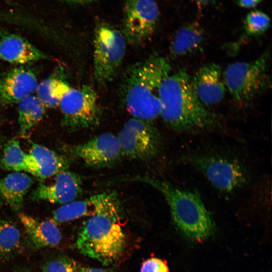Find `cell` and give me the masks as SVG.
Instances as JSON below:
<instances>
[{
    "instance_id": "obj_3",
    "label": "cell",
    "mask_w": 272,
    "mask_h": 272,
    "mask_svg": "<svg viewBox=\"0 0 272 272\" xmlns=\"http://www.w3.org/2000/svg\"><path fill=\"white\" fill-rule=\"evenodd\" d=\"M121 181H135L148 184L164 196L176 227L185 236L203 240L213 233L215 223L199 194L148 176L122 178Z\"/></svg>"
},
{
    "instance_id": "obj_6",
    "label": "cell",
    "mask_w": 272,
    "mask_h": 272,
    "mask_svg": "<svg viewBox=\"0 0 272 272\" xmlns=\"http://www.w3.org/2000/svg\"><path fill=\"white\" fill-rule=\"evenodd\" d=\"M181 160L201 173L220 192L238 191L249 182V171L236 158L212 153H193Z\"/></svg>"
},
{
    "instance_id": "obj_2",
    "label": "cell",
    "mask_w": 272,
    "mask_h": 272,
    "mask_svg": "<svg viewBox=\"0 0 272 272\" xmlns=\"http://www.w3.org/2000/svg\"><path fill=\"white\" fill-rule=\"evenodd\" d=\"M170 70L167 60L155 53L127 68L121 83V98L133 118L152 121L160 115L159 89Z\"/></svg>"
},
{
    "instance_id": "obj_11",
    "label": "cell",
    "mask_w": 272,
    "mask_h": 272,
    "mask_svg": "<svg viewBox=\"0 0 272 272\" xmlns=\"http://www.w3.org/2000/svg\"><path fill=\"white\" fill-rule=\"evenodd\" d=\"M63 149L95 168L111 167L123 156L117 137L110 132L102 133L82 144L65 145Z\"/></svg>"
},
{
    "instance_id": "obj_17",
    "label": "cell",
    "mask_w": 272,
    "mask_h": 272,
    "mask_svg": "<svg viewBox=\"0 0 272 272\" xmlns=\"http://www.w3.org/2000/svg\"><path fill=\"white\" fill-rule=\"evenodd\" d=\"M27 155V172L41 179L66 170L70 165V161L66 157L35 143L32 144Z\"/></svg>"
},
{
    "instance_id": "obj_20",
    "label": "cell",
    "mask_w": 272,
    "mask_h": 272,
    "mask_svg": "<svg viewBox=\"0 0 272 272\" xmlns=\"http://www.w3.org/2000/svg\"><path fill=\"white\" fill-rule=\"evenodd\" d=\"M32 183V178L24 173H10L0 179V196L14 211H19Z\"/></svg>"
},
{
    "instance_id": "obj_21",
    "label": "cell",
    "mask_w": 272,
    "mask_h": 272,
    "mask_svg": "<svg viewBox=\"0 0 272 272\" xmlns=\"http://www.w3.org/2000/svg\"><path fill=\"white\" fill-rule=\"evenodd\" d=\"M18 123L22 136H27L42 119L45 106L37 96L29 95L18 103Z\"/></svg>"
},
{
    "instance_id": "obj_5",
    "label": "cell",
    "mask_w": 272,
    "mask_h": 272,
    "mask_svg": "<svg viewBox=\"0 0 272 272\" xmlns=\"http://www.w3.org/2000/svg\"><path fill=\"white\" fill-rule=\"evenodd\" d=\"M269 60L267 50L253 61L231 63L223 71L227 90L237 105H248L271 87Z\"/></svg>"
},
{
    "instance_id": "obj_16",
    "label": "cell",
    "mask_w": 272,
    "mask_h": 272,
    "mask_svg": "<svg viewBox=\"0 0 272 272\" xmlns=\"http://www.w3.org/2000/svg\"><path fill=\"white\" fill-rule=\"evenodd\" d=\"M43 52L22 36L0 31V59L15 64H25L46 59Z\"/></svg>"
},
{
    "instance_id": "obj_32",
    "label": "cell",
    "mask_w": 272,
    "mask_h": 272,
    "mask_svg": "<svg viewBox=\"0 0 272 272\" xmlns=\"http://www.w3.org/2000/svg\"><path fill=\"white\" fill-rule=\"evenodd\" d=\"M2 201L1 198L0 197V205L2 204Z\"/></svg>"
},
{
    "instance_id": "obj_26",
    "label": "cell",
    "mask_w": 272,
    "mask_h": 272,
    "mask_svg": "<svg viewBox=\"0 0 272 272\" xmlns=\"http://www.w3.org/2000/svg\"><path fill=\"white\" fill-rule=\"evenodd\" d=\"M78 266L66 256H58L46 261L42 266L43 272H77Z\"/></svg>"
},
{
    "instance_id": "obj_15",
    "label": "cell",
    "mask_w": 272,
    "mask_h": 272,
    "mask_svg": "<svg viewBox=\"0 0 272 272\" xmlns=\"http://www.w3.org/2000/svg\"><path fill=\"white\" fill-rule=\"evenodd\" d=\"M191 80L197 97L206 106L217 104L223 99L227 89L219 64L213 63L201 67Z\"/></svg>"
},
{
    "instance_id": "obj_28",
    "label": "cell",
    "mask_w": 272,
    "mask_h": 272,
    "mask_svg": "<svg viewBox=\"0 0 272 272\" xmlns=\"http://www.w3.org/2000/svg\"><path fill=\"white\" fill-rule=\"evenodd\" d=\"M263 0H236L238 5L243 8L250 9L255 7Z\"/></svg>"
},
{
    "instance_id": "obj_1",
    "label": "cell",
    "mask_w": 272,
    "mask_h": 272,
    "mask_svg": "<svg viewBox=\"0 0 272 272\" xmlns=\"http://www.w3.org/2000/svg\"><path fill=\"white\" fill-rule=\"evenodd\" d=\"M159 99L160 115L172 130L193 133L223 128L218 116L200 101L190 77L184 70L169 74L163 80Z\"/></svg>"
},
{
    "instance_id": "obj_10",
    "label": "cell",
    "mask_w": 272,
    "mask_h": 272,
    "mask_svg": "<svg viewBox=\"0 0 272 272\" xmlns=\"http://www.w3.org/2000/svg\"><path fill=\"white\" fill-rule=\"evenodd\" d=\"M159 16L154 0H125L122 31L125 39L134 45L147 41L155 31Z\"/></svg>"
},
{
    "instance_id": "obj_18",
    "label": "cell",
    "mask_w": 272,
    "mask_h": 272,
    "mask_svg": "<svg viewBox=\"0 0 272 272\" xmlns=\"http://www.w3.org/2000/svg\"><path fill=\"white\" fill-rule=\"evenodd\" d=\"M18 217L35 247H53L60 243L61 233L53 220L40 221L23 213Z\"/></svg>"
},
{
    "instance_id": "obj_14",
    "label": "cell",
    "mask_w": 272,
    "mask_h": 272,
    "mask_svg": "<svg viewBox=\"0 0 272 272\" xmlns=\"http://www.w3.org/2000/svg\"><path fill=\"white\" fill-rule=\"evenodd\" d=\"M82 185L79 175L64 170L56 174L53 184H39L33 191L31 198L35 200L64 205L74 201L81 194Z\"/></svg>"
},
{
    "instance_id": "obj_19",
    "label": "cell",
    "mask_w": 272,
    "mask_h": 272,
    "mask_svg": "<svg viewBox=\"0 0 272 272\" xmlns=\"http://www.w3.org/2000/svg\"><path fill=\"white\" fill-rule=\"evenodd\" d=\"M205 38L200 25L190 22L180 27L174 34L170 45L171 54L180 57L196 50L201 46Z\"/></svg>"
},
{
    "instance_id": "obj_31",
    "label": "cell",
    "mask_w": 272,
    "mask_h": 272,
    "mask_svg": "<svg viewBox=\"0 0 272 272\" xmlns=\"http://www.w3.org/2000/svg\"><path fill=\"white\" fill-rule=\"evenodd\" d=\"M70 2H74V3H86L92 2L95 0H61Z\"/></svg>"
},
{
    "instance_id": "obj_29",
    "label": "cell",
    "mask_w": 272,
    "mask_h": 272,
    "mask_svg": "<svg viewBox=\"0 0 272 272\" xmlns=\"http://www.w3.org/2000/svg\"><path fill=\"white\" fill-rule=\"evenodd\" d=\"M77 272H108V271L100 269V268H93L91 267H88V266H82V267H78V271Z\"/></svg>"
},
{
    "instance_id": "obj_9",
    "label": "cell",
    "mask_w": 272,
    "mask_h": 272,
    "mask_svg": "<svg viewBox=\"0 0 272 272\" xmlns=\"http://www.w3.org/2000/svg\"><path fill=\"white\" fill-rule=\"evenodd\" d=\"M151 122L132 117L124 124L117 137L123 156L147 161L158 155L162 139Z\"/></svg>"
},
{
    "instance_id": "obj_13",
    "label": "cell",
    "mask_w": 272,
    "mask_h": 272,
    "mask_svg": "<svg viewBox=\"0 0 272 272\" xmlns=\"http://www.w3.org/2000/svg\"><path fill=\"white\" fill-rule=\"evenodd\" d=\"M38 83L30 69L13 68L0 75V105L18 103L36 92Z\"/></svg>"
},
{
    "instance_id": "obj_4",
    "label": "cell",
    "mask_w": 272,
    "mask_h": 272,
    "mask_svg": "<svg viewBox=\"0 0 272 272\" xmlns=\"http://www.w3.org/2000/svg\"><path fill=\"white\" fill-rule=\"evenodd\" d=\"M120 214L119 206L90 216L79 232L76 244L78 250L104 265L117 261L126 245Z\"/></svg>"
},
{
    "instance_id": "obj_30",
    "label": "cell",
    "mask_w": 272,
    "mask_h": 272,
    "mask_svg": "<svg viewBox=\"0 0 272 272\" xmlns=\"http://www.w3.org/2000/svg\"><path fill=\"white\" fill-rule=\"evenodd\" d=\"M196 4L199 7H203L204 6L212 4L214 3L215 0H193Z\"/></svg>"
},
{
    "instance_id": "obj_24",
    "label": "cell",
    "mask_w": 272,
    "mask_h": 272,
    "mask_svg": "<svg viewBox=\"0 0 272 272\" xmlns=\"http://www.w3.org/2000/svg\"><path fill=\"white\" fill-rule=\"evenodd\" d=\"M0 163L8 170L27 172L28 155L22 150L18 140L13 139L5 144Z\"/></svg>"
},
{
    "instance_id": "obj_7",
    "label": "cell",
    "mask_w": 272,
    "mask_h": 272,
    "mask_svg": "<svg viewBox=\"0 0 272 272\" xmlns=\"http://www.w3.org/2000/svg\"><path fill=\"white\" fill-rule=\"evenodd\" d=\"M58 106L62 114V126L70 132L94 128L101 121L102 111L98 96L91 86L71 87Z\"/></svg>"
},
{
    "instance_id": "obj_12",
    "label": "cell",
    "mask_w": 272,
    "mask_h": 272,
    "mask_svg": "<svg viewBox=\"0 0 272 272\" xmlns=\"http://www.w3.org/2000/svg\"><path fill=\"white\" fill-rule=\"evenodd\" d=\"M120 206L115 192L107 191L88 198L62 205L52 214L56 223H61L85 216H93L100 212Z\"/></svg>"
},
{
    "instance_id": "obj_22",
    "label": "cell",
    "mask_w": 272,
    "mask_h": 272,
    "mask_svg": "<svg viewBox=\"0 0 272 272\" xmlns=\"http://www.w3.org/2000/svg\"><path fill=\"white\" fill-rule=\"evenodd\" d=\"M70 88L62 80L50 77L38 84L36 92L45 106L54 108L58 106L61 99Z\"/></svg>"
},
{
    "instance_id": "obj_27",
    "label": "cell",
    "mask_w": 272,
    "mask_h": 272,
    "mask_svg": "<svg viewBox=\"0 0 272 272\" xmlns=\"http://www.w3.org/2000/svg\"><path fill=\"white\" fill-rule=\"evenodd\" d=\"M141 272H169V270L165 261L152 257L143 263Z\"/></svg>"
},
{
    "instance_id": "obj_8",
    "label": "cell",
    "mask_w": 272,
    "mask_h": 272,
    "mask_svg": "<svg viewBox=\"0 0 272 272\" xmlns=\"http://www.w3.org/2000/svg\"><path fill=\"white\" fill-rule=\"evenodd\" d=\"M126 39L116 29L107 25L99 26L95 32L94 75L96 82L105 85L116 76L123 59Z\"/></svg>"
},
{
    "instance_id": "obj_23",
    "label": "cell",
    "mask_w": 272,
    "mask_h": 272,
    "mask_svg": "<svg viewBox=\"0 0 272 272\" xmlns=\"http://www.w3.org/2000/svg\"><path fill=\"white\" fill-rule=\"evenodd\" d=\"M21 242V234L17 226L0 218V260H8L17 253Z\"/></svg>"
},
{
    "instance_id": "obj_25",
    "label": "cell",
    "mask_w": 272,
    "mask_h": 272,
    "mask_svg": "<svg viewBox=\"0 0 272 272\" xmlns=\"http://www.w3.org/2000/svg\"><path fill=\"white\" fill-rule=\"evenodd\" d=\"M269 17L260 10L249 12L244 21V29L246 36H257L264 33L270 26Z\"/></svg>"
}]
</instances>
